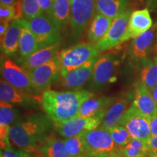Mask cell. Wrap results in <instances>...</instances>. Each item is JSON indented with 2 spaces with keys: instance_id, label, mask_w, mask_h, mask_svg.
Instances as JSON below:
<instances>
[{
  "instance_id": "obj_20",
  "label": "cell",
  "mask_w": 157,
  "mask_h": 157,
  "mask_svg": "<svg viewBox=\"0 0 157 157\" xmlns=\"http://www.w3.org/2000/svg\"><path fill=\"white\" fill-rule=\"evenodd\" d=\"M60 42L52 46L41 49L34 53L18 60L19 64L29 71L42 66L58 56Z\"/></svg>"
},
{
  "instance_id": "obj_45",
  "label": "cell",
  "mask_w": 157,
  "mask_h": 157,
  "mask_svg": "<svg viewBox=\"0 0 157 157\" xmlns=\"http://www.w3.org/2000/svg\"><path fill=\"white\" fill-rule=\"evenodd\" d=\"M156 43H157V36H156Z\"/></svg>"
},
{
  "instance_id": "obj_28",
  "label": "cell",
  "mask_w": 157,
  "mask_h": 157,
  "mask_svg": "<svg viewBox=\"0 0 157 157\" xmlns=\"http://www.w3.org/2000/svg\"><path fill=\"white\" fill-rule=\"evenodd\" d=\"M148 154V140L132 139L124 147L119 149L117 157H146Z\"/></svg>"
},
{
  "instance_id": "obj_39",
  "label": "cell",
  "mask_w": 157,
  "mask_h": 157,
  "mask_svg": "<svg viewBox=\"0 0 157 157\" xmlns=\"http://www.w3.org/2000/svg\"><path fill=\"white\" fill-rule=\"evenodd\" d=\"M20 0H0V5H14Z\"/></svg>"
},
{
  "instance_id": "obj_15",
  "label": "cell",
  "mask_w": 157,
  "mask_h": 157,
  "mask_svg": "<svg viewBox=\"0 0 157 157\" xmlns=\"http://www.w3.org/2000/svg\"><path fill=\"white\" fill-rule=\"evenodd\" d=\"M18 111L13 104L0 101V141L1 148L5 149L10 146L9 134L11 127L17 121Z\"/></svg>"
},
{
  "instance_id": "obj_13",
  "label": "cell",
  "mask_w": 157,
  "mask_h": 157,
  "mask_svg": "<svg viewBox=\"0 0 157 157\" xmlns=\"http://www.w3.org/2000/svg\"><path fill=\"white\" fill-rule=\"evenodd\" d=\"M98 58H95L79 67L60 76V85L67 90H79L90 81Z\"/></svg>"
},
{
  "instance_id": "obj_24",
  "label": "cell",
  "mask_w": 157,
  "mask_h": 157,
  "mask_svg": "<svg viewBox=\"0 0 157 157\" xmlns=\"http://www.w3.org/2000/svg\"><path fill=\"white\" fill-rule=\"evenodd\" d=\"M71 13V0H54L48 16L61 29L70 23Z\"/></svg>"
},
{
  "instance_id": "obj_3",
  "label": "cell",
  "mask_w": 157,
  "mask_h": 157,
  "mask_svg": "<svg viewBox=\"0 0 157 157\" xmlns=\"http://www.w3.org/2000/svg\"><path fill=\"white\" fill-rule=\"evenodd\" d=\"M100 52L95 45L90 42H79L65 48L58 52L60 62V76L79 67L92 59L98 58Z\"/></svg>"
},
{
  "instance_id": "obj_22",
  "label": "cell",
  "mask_w": 157,
  "mask_h": 157,
  "mask_svg": "<svg viewBox=\"0 0 157 157\" xmlns=\"http://www.w3.org/2000/svg\"><path fill=\"white\" fill-rule=\"evenodd\" d=\"M34 100V96L24 93L7 83L1 78L0 81V101H5L11 104L31 103Z\"/></svg>"
},
{
  "instance_id": "obj_25",
  "label": "cell",
  "mask_w": 157,
  "mask_h": 157,
  "mask_svg": "<svg viewBox=\"0 0 157 157\" xmlns=\"http://www.w3.org/2000/svg\"><path fill=\"white\" fill-rule=\"evenodd\" d=\"M130 0H95L96 13L114 19L127 10Z\"/></svg>"
},
{
  "instance_id": "obj_35",
  "label": "cell",
  "mask_w": 157,
  "mask_h": 157,
  "mask_svg": "<svg viewBox=\"0 0 157 157\" xmlns=\"http://www.w3.org/2000/svg\"><path fill=\"white\" fill-rule=\"evenodd\" d=\"M37 1L43 13L48 15L53 5L54 0H37Z\"/></svg>"
},
{
  "instance_id": "obj_19",
  "label": "cell",
  "mask_w": 157,
  "mask_h": 157,
  "mask_svg": "<svg viewBox=\"0 0 157 157\" xmlns=\"http://www.w3.org/2000/svg\"><path fill=\"white\" fill-rule=\"evenodd\" d=\"M23 26V19L11 21L7 33L1 39V52L7 57L13 56L18 50L19 41Z\"/></svg>"
},
{
  "instance_id": "obj_33",
  "label": "cell",
  "mask_w": 157,
  "mask_h": 157,
  "mask_svg": "<svg viewBox=\"0 0 157 157\" xmlns=\"http://www.w3.org/2000/svg\"><path fill=\"white\" fill-rule=\"evenodd\" d=\"M21 7L23 17L25 20H31L44 14L37 0H21Z\"/></svg>"
},
{
  "instance_id": "obj_2",
  "label": "cell",
  "mask_w": 157,
  "mask_h": 157,
  "mask_svg": "<svg viewBox=\"0 0 157 157\" xmlns=\"http://www.w3.org/2000/svg\"><path fill=\"white\" fill-rule=\"evenodd\" d=\"M93 96L94 93L87 90H49L43 93L41 100L46 114L53 123H57L76 118L82 103Z\"/></svg>"
},
{
  "instance_id": "obj_23",
  "label": "cell",
  "mask_w": 157,
  "mask_h": 157,
  "mask_svg": "<svg viewBox=\"0 0 157 157\" xmlns=\"http://www.w3.org/2000/svg\"><path fill=\"white\" fill-rule=\"evenodd\" d=\"M128 105L129 102L127 99L121 98L117 100L108 110L100 127L109 129L119 124L123 115L128 109Z\"/></svg>"
},
{
  "instance_id": "obj_11",
  "label": "cell",
  "mask_w": 157,
  "mask_h": 157,
  "mask_svg": "<svg viewBox=\"0 0 157 157\" xmlns=\"http://www.w3.org/2000/svg\"><path fill=\"white\" fill-rule=\"evenodd\" d=\"M103 119L101 117H76L68 121L54 123L53 127L60 136L64 138H69L98 128L101 125Z\"/></svg>"
},
{
  "instance_id": "obj_26",
  "label": "cell",
  "mask_w": 157,
  "mask_h": 157,
  "mask_svg": "<svg viewBox=\"0 0 157 157\" xmlns=\"http://www.w3.org/2000/svg\"><path fill=\"white\" fill-rule=\"evenodd\" d=\"M23 26L19 41L18 51L22 58H25L34 53L39 49L38 42L32 31L29 28L25 20L23 19Z\"/></svg>"
},
{
  "instance_id": "obj_17",
  "label": "cell",
  "mask_w": 157,
  "mask_h": 157,
  "mask_svg": "<svg viewBox=\"0 0 157 157\" xmlns=\"http://www.w3.org/2000/svg\"><path fill=\"white\" fill-rule=\"evenodd\" d=\"M117 101L115 97L101 96L90 98L82 103L76 117H105L109 108Z\"/></svg>"
},
{
  "instance_id": "obj_42",
  "label": "cell",
  "mask_w": 157,
  "mask_h": 157,
  "mask_svg": "<svg viewBox=\"0 0 157 157\" xmlns=\"http://www.w3.org/2000/svg\"><path fill=\"white\" fill-rule=\"evenodd\" d=\"M31 154L30 157H46L42 152L40 151H38L33 153V154Z\"/></svg>"
},
{
  "instance_id": "obj_9",
  "label": "cell",
  "mask_w": 157,
  "mask_h": 157,
  "mask_svg": "<svg viewBox=\"0 0 157 157\" xmlns=\"http://www.w3.org/2000/svg\"><path fill=\"white\" fill-rule=\"evenodd\" d=\"M119 124L124 127L132 139L148 140L151 137L150 119L132 105L123 115Z\"/></svg>"
},
{
  "instance_id": "obj_32",
  "label": "cell",
  "mask_w": 157,
  "mask_h": 157,
  "mask_svg": "<svg viewBox=\"0 0 157 157\" xmlns=\"http://www.w3.org/2000/svg\"><path fill=\"white\" fill-rule=\"evenodd\" d=\"M109 131L114 141L116 146L119 149L122 148L132 140V137H130L127 129L120 124H118L109 129Z\"/></svg>"
},
{
  "instance_id": "obj_7",
  "label": "cell",
  "mask_w": 157,
  "mask_h": 157,
  "mask_svg": "<svg viewBox=\"0 0 157 157\" xmlns=\"http://www.w3.org/2000/svg\"><path fill=\"white\" fill-rule=\"evenodd\" d=\"M38 42L39 49L52 46L60 42V28L48 15L42 14L25 20Z\"/></svg>"
},
{
  "instance_id": "obj_31",
  "label": "cell",
  "mask_w": 157,
  "mask_h": 157,
  "mask_svg": "<svg viewBox=\"0 0 157 157\" xmlns=\"http://www.w3.org/2000/svg\"><path fill=\"white\" fill-rule=\"evenodd\" d=\"M0 20L1 21H11L16 19H21L23 17L21 0L14 5H0Z\"/></svg>"
},
{
  "instance_id": "obj_4",
  "label": "cell",
  "mask_w": 157,
  "mask_h": 157,
  "mask_svg": "<svg viewBox=\"0 0 157 157\" xmlns=\"http://www.w3.org/2000/svg\"><path fill=\"white\" fill-rule=\"evenodd\" d=\"M119 63L118 56L113 53L104 54L98 58L88 84V90L95 93L106 89L113 82Z\"/></svg>"
},
{
  "instance_id": "obj_6",
  "label": "cell",
  "mask_w": 157,
  "mask_h": 157,
  "mask_svg": "<svg viewBox=\"0 0 157 157\" xmlns=\"http://www.w3.org/2000/svg\"><path fill=\"white\" fill-rule=\"evenodd\" d=\"M95 12V0H71L70 26L73 42L81 39Z\"/></svg>"
},
{
  "instance_id": "obj_29",
  "label": "cell",
  "mask_w": 157,
  "mask_h": 157,
  "mask_svg": "<svg viewBox=\"0 0 157 157\" xmlns=\"http://www.w3.org/2000/svg\"><path fill=\"white\" fill-rule=\"evenodd\" d=\"M140 72V81L149 91L157 85V57L143 63Z\"/></svg>"
},
{
  "instance_id": "obj_37",
  "label": "cell",
  "mask_w": 157,
  "mask_h": 157,
  "mask_svg": "<svg viewBox=\"0 0 157 157\" xmlns=\"http://www.w3.org/2000/svg\"><path fill=\"white\" fill-rule=\"evenodd\" d=\"M150 127L151 134V136H156L157 135V114L153 117L150 119Z\"/></svg>"
},
{
  "instance_id": "obj_16",
  "label": "cell",
  "mask_w": 157,
  "mask_h": 157,
  "mask_svg": "<svg viewBox=\"0 0 157 157\" xmlns=\"http://www.w3.org/2000/svg\"><path fill=\"white\" fill-rule=\"evenodd\" d=\"M132 105L139 112L149 119L157 114L156 102L150 91L141 82L135 85V98Z\"/></svg>"
},
{
  "instance_id": "obj_12",
  "label": "cell",
  "mask_w": 157,
  "mask_h": 157,
  "mask_svg": "<svg viewBox=\"0 0 157 157\" xmlns=\"http://www.w3.org/2000/svg\"><path fill=\"white\" fill-rule=\"evenodd\" d=\"M130 14V10H127L113 20L112 24L106 35L95 44L96 48L100 52L111 50L122 43V39L127 30Z\"/></svg>"
},
{
  "instance_id": "obj_43",
  "label": "cell",
  "mask_w": 157,
  "mask_h": 157,
  "mask_svg": "<svg viewBox=\"0 0 157 157\" xmlns=\"http://www.w3.org/2000/svg\"><path fill=\"white\" fill-rule=\"evenodd\" d=\"M146 157H157V153H149Z\"/></svg>"
},
{
  "instance_id": "obj_27",
  "label": "cell",
  "mask_w": 157,
  "mask_h": 157,
  "mask_svg": "<svg viewBox=\"0 0 157 157\" xmlns=\"http://www.w3.org/2000/svg\"><path fill=\"white\" fill-rule=\"evenodd\" d=\"M46 157H71L65 146L64 140H60L51 133L39 149Z\"/></svg>"
},
{
  "instance_id": "obj_5",
  "label": "cell",
  "mask_w": 157,
  "mask_h": 157,
  "mask_svg": "<svg viewBox=\"0 0 157 157\" xmlns=\"http://www.w3.org/2000/svg\"><path fill=\"white\" fill-rule=\"evenodd\" d=\"M88 155L93 157H117L119 148L109 129L101 127L83 133Z\"/></svg>"
},
{
  "instance_id": "obj_18",
  "label": "cell",
  "mask_w": 157,
  "mask_h": 157,
  "mask_svg": "<svg viewBox=\"0 0 157 157\" xmlns=\"http://www.w3.org/2000/svg\"><path fill=\"white\" fill-rule=\"evenodd\" d=\"M154 39V29H149L133 39L129 51L131 58L135 62H142L143 63L148 60L147 57L152 50Z\"/></svg>"
},
{
  "instance_id": "obj_1",
  "label": "cell",
  "mask_w": 157,
  "mask_h": 157,
  "mask_svg": "<svg viewBox=\"0 0 157 157\" xmlns=\"http://www.w3.org/2000/svg\"><path fill=\"white\" fill-rule=\"evenodd\" d=\"M54 123L48 115L35 113L23 120L17 121L11 127L9 138L12 144L33 154L41 146L51 134Z\"/></svg>"
},
{
  "instance_id": "obj_40",
  "label": "cell",
  "mask_w": 157,
  "mask_h": 157,
  "mask_svg": "<svg viewBox=\"0 0 157 157\" xmlns=\"http://www.w3.org/2000/svg\"><path fill=\"white\" fill-rule=\"evenodd\" d=\"M147 5L149 9H155L157 7V0H147Z\"/></svg>"
},
{
  "instance_id": "obj_8",
  "label": "cell",
  "mask_w": 157,
  "mask_h": 157,
  "mask_svg": "<svg viewBox=\"0 0 157 157\" xmlns=\"http://www.w3.org/2000/svg\"><path fill=\"white\" fill-rule=\"evenodd\" d=\"M1 75L7 83L24 93L34 96L38 93L33 86L29 71L10 58L2 56Z\"/></svg>"
},
{
  "instance_id": "obj_21",
  "label": "cell",
  "mask_w": 157,
  "mask_h": 157,
  "mask_svg": "<svg viewBox=\"0 0 157 157\" xmlns=\"http://www.w3.org/2000/svg\"><path fill=\"white\" fill-rule=\"evenodd\" d=\"M113 20L111 17L96 13L88 29L87 34L88 42L94 45L97 44L106 35L112 24Z\"/></svg>"
},
{
  "instance_id": "obj_44",
  "label": "cell",
  "mask_w": 157,
  "mask_h": 157,
  "mask_svg": "<svg viewBox=\"0 0 157 157\" xmlns=\"http://www.w3.org/2000/svg\"><path fill=\"white\" fill-rule=\"evenodd\" d=\"M82 157H93V156H90V155H88V156H82Z\"/></svg>"
},
{
  "instance_id": "obj_38",
  "label": "cell",
  "mask_w": 157,
  "mask_h": 157,
  "mask_svg": "<svg viewBox=\"0 0 157 157\" xmlns=\"http://www.w3.org/2000/svg\"><path fill=\"white\" fill-rule=\"evenodd\" d=\"M10 23V22H8V21H1V23H0V39H2L3 37L5 36L9 29Z\"/></svg>"
},
{
  "instance_id": "obj_30",
  "label": "cell",
  "mask_w": 157,
  "mask_h": 157,
  "mask_svg": "<svg viewBox=\"0 0 157 157\" xmlns=\"http://www.w3.org/2000/svg\"><path fill=\"white\" fill-rule=\"evenodd\" d=\"M83 133L69 137V138L64 139L65 146L71 157L88 156L87 148H86L85 143L84 140Z\"/></svg>"
},
{
  "instance_id": "obj_36",
  "label": "cell",
  "mask_w": 157,
  "mask_h": 157,
  "mask_svg": "<svg viewBox=\"0 0 157 157\" xmlns=\"http://www.w3.org/2000/svg\"><path fill=\"white\" fill-rule=\"evenodd\" d=\"M149 153H157V135L151 136L148 140Z\"/></svg>"
},
{
  "instance_id": "obj_14",
  "label": "cell",
  "mask_w": 157,
  "mask_h": 157,
  "mask_svg": "<svg viewBox=\"0 0 157 157\" xmlns=\"http://www.w3.org/2000/svg\"><path fill=\"white\" fill-rule=\"evenodd\" d=\"M152 23L153 21L148 8L132 12L129 16L127 30L121 42L129 40V39H135L151 29Z\"/></svg>"
},
{
  "instance_id": "obj_34",
  "label": "cell",
  "mask_w": 157,
  "mask_h": 157,
  "mask_svg": "<svg viewBox=\"0 0 157 157\" xmlns=\"http://www.w3.org/2000/svg\"><path fill=\"white\" fill-rule=\"evenodd\" d=\"M1 156L3 157H30L31 154L20 148L18 150H15L9 146L3 149V151L1 153Z\"/></svg>"
},
{
  "instance_id": "obj_46",
  "label": "cell",
  "mask_w": 157,
  "mask_h": 157,
  "mask_svg": "<svg viewBox=\"0 0 157 157\" xmlns=\"http://www.w3.org/2000/svg\"><path fill=\"white\" fill-rule=\"evenodd\" d=\"M1 157H3V156H1Z\"/></svg>"
},
{
  "instance_id": "obj_10",
  "label": "cell",
  "mask_w": 157,
  "mask_h": 157,
  "mask_svg": "<svg viewBox=\"0 0 157 157\" xmlns=\"http://www.w3.org/2000/svg\"><path fill=\"white\" fill-rule=\"evenodd\" d=\"M60 68L58 56L39 67L29 71L33 86L38 93L50 90L52 84L60 78Z\"/></svg>"
},
{
  "instance_id": "obj_41",
  "label": "cell",
  "mask_w": 157,
  "mask_h": 157,
  "mask_svg": "<svg viewBox=\"0 0 157 157\" xmlns=\"http://www.w3.org/2000/svg\"><path fill=\"white\" fill-rule=\"evenodd\" d=\"M150 93L151 94L153 98L154 99V101L156 102L157 103V85L156 87H154L151 90H150Z\"/></svg>"
}]
</instances>
